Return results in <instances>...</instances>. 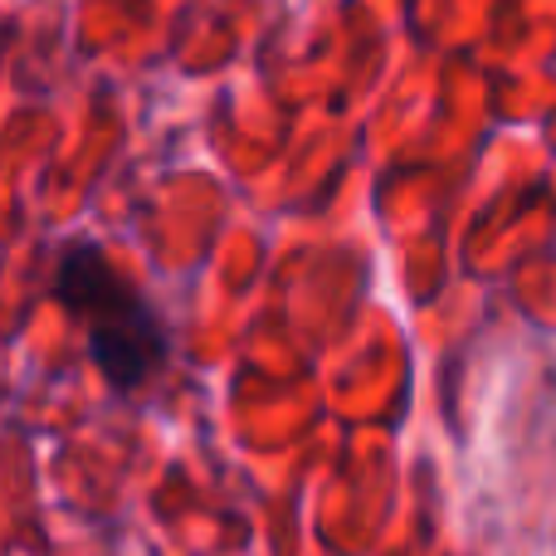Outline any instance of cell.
Wrapping results in <instances>:
<instances>
[{
  "label": "cell",
  "mask_w": 556,
  "mask_h": 556,
  "mask_svg": "<svg viewBox=\"0 0 556 556\" xmlns=\"http://www.w3.org/2000/svg\"><path fill=\"white\" fill-rule=\"evenodd\" d=\"M49 293L78 323L88 362L103 371V381L117 395H137L166 371L172 332H166L156 303L108 260L103 244L93 240L64 244L54 278H49Z\"/></svg>",
  "instance_id": "6da1fadb"
}]
</instances>
